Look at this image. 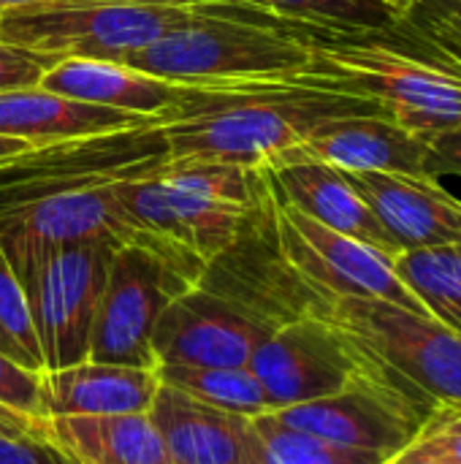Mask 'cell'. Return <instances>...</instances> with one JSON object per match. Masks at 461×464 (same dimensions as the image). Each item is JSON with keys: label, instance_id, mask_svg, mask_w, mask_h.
I'll return each instance as SVG.
<instances>
[{"label": "cell", "instance_id": "cell-13", "mask_svg": "<svg viewBox=\"0 0 461 464\" xmlns=\"http://www.w3.org/2000/svg\"><path fill=\"white\" fill-rule=\"evenodd\" d=\"M272 334L255 315L201 285L177 296L158 318V364L250 367L253 351Z\"/></svg>", "mask_w": 461, "mask_h": 464}, {"label": "cell", "instance_id": "cell-14", "mask_svg": "<svg viewBox=\"0 0 461 464\" xmlns=\"http://www.w3.org/2000/svg\"><path fill=\"white\" fill-rule=\"evenodd\" d=\"M429 144L424 136L402 128L391 117L383 114H359L340 117L318 125L302 144L283 152L272 163H296V160H318L329 163L340 171H380V174H427Z\"/></svg>", "mask_w": 461, "mask_h": 464}, {"label": "cell", "instance_id": "cell-24", "mask_svg": "<svg viewBox=\"0 0 461 464\" xmlns=\"http://www.w3.org/2000/svg\"><path fill=\"white\" fill-rule=\"evenodd\" d=\"M291 24L329 30H391L408 8L399 0H236Z\"/></svg>", "mask_w": 461, "mask_h": 464}, {"label": "cell", "instance_id": "cell-36", "mask_svg": "<svg viewBox=\"0 0 461 464\" xmlns=\"http://www.w3.org/2000/svg\"><path fill=\"white\" fill-rule=\"evenodd\" d=\"M43 3H62V0H0V11L27 8V5H43Z\"/></svg>", "mask_w": 461, "mask_h": 464}, {"label": "cell", "instance_id": "cell-18", "mask_svg": "<svg viewBox=\"0 0 461 464\" xmlns=\"http://www.w3.org/2000/svg\"><path fill=\"white\" fill-rule=\"evenodd\" d=\"M160 389L158 367H125L79 362L41 375V402L46 416H122L147 413Z\"/></svg>", "mask_w": 461, "mask_h": 464}, {"label": "cell", "instance_id": "cell-31", "mask_svg": "<svg viewBox=\"0 0 461 464\" xmlns=\"http://www.w3.org/2000/svg\"><path fill=\"white\" fill-rule=\"evenodd\" d=\"M0 464H71L52 443L27 435H0Z\"/></svg>", "mask_w": 461, "mask_h": 464}, {"label": "cell", "instance_id": "cell-29", "mask_svg": "<svg viewBox=\"0 0 461 464\" xmlns=\"http://www.w3.org/2000/svg\"><path fill=\"white\" fill-rule=\"evenodd\" d=\"M41 375L14 364L0 353V405L30 416H46L41 402Z\"/></svg>", "mask_w": 461, "mask_h": 464}, {"label": "cell", "instance_id": "cell-37", "mask_svg": "<svg viewBox=\"0 0 461 464\" xmlns=\"http://www.w3.org/2000/svg\"><path fill=\"white\" fill-rule=\"evenodd\" d=\"M399 3H402V5H405L408 11H410V3H413V0H399Z\"/></svg>", "mask_w": 461, "mask_h": 464}, {"label": "cell", "instance_id": "cell-9", "mask_svg": "<svg viewBox=\"0 0 461 464\" xmlns=\"http://www.w3.org/2000/svg\"><path fill=\"white\" fill-rule=\"evenodd\" d=\"M190 288H196V283L160 253L139 242L117 245L95 310L87 359L155 370V324L160 313Z\"/></svg>", "mask_w": 461, "mask_h": 464}, {"label": "cell", "instance_id": "cell-10", "mask_svg": "<svg viewBox=\"0 0 461 464\" xmlns=\"http://www.w3.org/2000/svg\"><path fill=\"white\" fill-rule=\"evenodd\" d=\"M120 204L128 226L133 228L130 242L160 253L196 285L209 261L236 239L247 212L255 207L190 193L171 185L160 171L122 185Z\"/></svg>", "mask_w": 461, "mask_h": 464}, {"label": "cell", "instance_id": "cell-7", "mask_svg": "<svg viewBox=\"0 0 461 464\" xmlns=\"http://www.w3.org/2000/svg\"><path fill=\"white\" fill-rule=\"evenodd\" d=\"M166 163L168 144L158 120L33 147L0 166V209L128 185L158 174Z\"/></svg>", "mask_w": 461, "mask_h": 464}, {"label": "cell", "instance_id": "cell-21", "mask_svg": "<svg viewBox=\"0 0 461 464\" xmlns=\"http://www.w3.org/2000/svg\"><path fill=\"white\" fill-rule=\"evenodd\" d=\"M46 443L71 464H171L149 413L49 416Z\"/></svg>", "mask_w": 461, "mask_h": 464}, {"label": "cell", "instance_id": "cell-17", "mask_svg": "<svg viewBox=\"0 0 461 464\" xmlns=\"http://www.w3.org/2000/svg\"><path fill=\"white\" fill-rule=\"evenodd\" d=\"M269 174L277 193L315 223L353 237L391 258L402 253L378 223L367 201L356 193L345 171L318 160H296L269 166Z\"/></svg>", "mask_w": 461, "mask_h": 464}, {"label": "cell", "instance_id": "cell-3", "mask_svg": "<svg viewBox=\"0 0 461 464\" xmlns=\"http://www.w3.org/2000/svg\"><path fill=\"white\" fill-rule=\"evenodd\" d=\"M299 24L220 0L120 63L174 84L299 82L310 68Z\"/></svg>", "mask_w": 461, "mask_h": 464}, {"label": "cell", "instance_id": "cell-33", "mask_svg": "<svg viewBox=\"0 0 461 464\" xmlns=\"http://www.w3.org/2000/svg\"><path fill=\"white\" fill-rule=\"evenodd\" d=\"M46 419L49 416H30L0 405V435H27L46 440Z\"/></svg>", "mask_w": 461, "mask_h": 464}, {"label": "cell", "instance_id": "cell-11", "mask_svg": "<svg viewBox=\"0 0 461 464\" xmlns=\"http://www.w3.org/2000/svg\"><path fill=\"white\" fill-rule=\"evenodd\" d=\"M274 185V182H272ZM277 196V237L288 264L326 299L356 296L380 299L429 315L416 294L394 272V258L353 239L331 231L296 207H291L274 188Z\"/></svg>", "mask_w": 461, "mask_h": 464}, {"label": "cell", "instance_id": "cell-2", "mask_svg": "<svg viewBox=\"0 0 461 464\" xmlns=\"http://www.w3.org/2000/svg\"><path fill=\"white\" fill-rule=\"evenodd\" d=\"M299 27L312 54L299 82L370 98L424 139L461 125V60L405 19L391 30Z\"/></svg>", "mask_w": 461, "mask_h": 464}, {"label": "cell", "instance_id": "cell-25", "mask_svg": "<svg viewBox=\"0 0 461 464\" xmlns=\"http://www.w3.org/2000/svg\"><path fill=\"white\" fill-rule=\"evenodd\" d=\"M258 432L261 464H383L389 457L329 443L277 421L272 413L253 419Z\"/></svg>", "mask_w": 461, "mask_h": 464}, {"label": "cell", "instance_id": "cell-15", "mask_svg": "<svg viewBox=\"0 0 461 464\" xmlns=\"http://www.w3.org/2000/svg\"><path fill=\"white\" fill-rule=\"evenodd\" d=\"M399 250L461 245V198L435 177L345 171Z\"/></svg>", "mask_w": 461, "mask_h": 464}, {"label": "cell", "instance_id": "cell-35", "mask_svg": "<svg viewBox=\"0 0 461 464\" xmlns=\"http://www.w3.org/2000/svg\"><path fill=\"white\" fill-rule=\"evenodd\" d=\"M27 150H33L27 141H22V139H11V136H0V166H5V163H11V160H16L22 152H27Z\"/></svg>", "mask_w": 461, "mask_h": 464}, {"label": "cell", "instance_id": "cell-30", "mask_svg": "<svg viewBox=\"0 0 461 464\" xmlns=\"http://www.w3.org/2000/svg\"><path fill=\"white\" fill-rule=\"evenodd\" d=\"M448 464H461V405H443L421 430Z\"/></svg>", "mask_w": 461, "mask_h": 464}, {"label": "cell", "instance_id": "cell-4", "mask_svg": "<svg viewBox=\"0 0 461 464\" xmlns=\"http://www.w3.org/2000/svg\"><path fill=\"white\" fill-rule=\"evenodd\" d=\"M0 247L27 294L46 372L84 362L117 242Z\"/></svg>", "mask_w": 461, "mask_h": 464}, {"label": "cell", "instance_id": "cell-22", "mask_svg": "<svg viewBox=\"0 0 461 464\" xmlns=\"http://www.w3.org/2000/svg\"><path fill=\"white\" fill-rule=\"evenodd\" d=\"M394 272L437 324L461 337V245L402 250Z\"/></svg>", "mask_w": 461, "mask_h": 464}, {"label": "cell", "instance_id": "cell-5", "mask_svg": "<svg viewBox=\"0 0 461 464\" xmlns=\"http://www.w3.org/2000/svg\"><path fill=\"white\" fill-rule=\"evenodd\" d=\"M250 370L272 411L334 397L359 386H389L432 411L443 408L383 367L326 315H304L266 334L253 351Z\"/></svg>", "mask_w": 461, "mask_h": 464}, {"label": "cell", "instance_id": "cell-32", "mask_svg": "<svg viewBox=\"0 0 461 464\" xmlns=\"http://www.w3.org/2000/svg\"><path fill=\"white\" fill-rule=\"evenodd\" d=\"M429 144V158H427V174L440 179V177H461V125L443 130L437 136L427 139Z\"/></svg>", "mask_w": 461, "mask_h": 464}, {"label": "cell", "instance_id": "cell-20", "mask_svg": "<svg viewBox=\"0 0 461 464\" xmlns=\"http://www.w3.org/2000/svg\"><path fill=\"white\" fill-rule=\"evenodd\" d=\"M38 87L71 101L125 109L144 117H160L179 95V84L174 82L98 57H62L43 73Z\"/></svg>", "mask_w": 461, "mask_h": 464}, {"label": "cell", "instance_id": "cell-12", "mask_svg": "<svg viewBox=\"0 0 461 464\" xmlns=\"http://www.w3.org/2000/svg\"><path fill=\"white\" fill-rule=\"evenodd\" d=\"M269 413L285 427L329 443L391 457L421 435L435 411L389 386H359Z\"/></svg>", "mask_w": 461, "mask_h": 464}, {"label": "cell", "instance_id": "cell-8", "mask_svg": "<svg viewBox=\"0 0 461 464\" xmlns=\"http://www.w3.org/2000/svg\"><path fill=\"white\" fill-rule=\"evenodd\" d=\"M323 315L437 405H461V337L391 302L337 296Z\"/></svg>", "mask_w": 461, "mask_h": 464}, {"label": "cell", "instance_id": "cell-16", "mask_svg": "<svg viewBox=\"0 0 461 464\" xmlns=\"http://www.w3.org/2000/svg\"><path fill=\"white\" fill-rule=\"evenodd\" d=\"M147 413L171 464H261L258 432L247 416L212 408L163 383Z\"/></svg>", "mask_w": 461, "mask_h": 464}, {"label": "cell", "instance_id": "cell-23", "mask_svg": "<svg viewBox=\"0 0 461 464\" xmlns=\"http://www.w3.org/2000/svg\"><path fill=\"white\" fill-rule=\"evenodd\" d=\"M158 378L198 402L255 419L269 413L272 405L250 367H193V364H158Z\"/></svg>", "mask_w": 461, "mask_h": 464}, {"label": "cell", "instance_id": "cell-26", "mask_svg": "<svg viewBox=\"0 0 461 464\" xmlns=\"http://www.w3.org/2000/svg\"><path fill=\"white\" fill-rule=\"evenodd\" d=\"M0 353L30 372H46L27 294L0 247Z\"/></svg>", "mask_w": 461, "mask_h": 464}, {"label": "cell", "instance_id": "cell-6", "mask_svg": "<svg viewBox=\"0 0 461 464\" xmlns=\"http://www.w3.org/2000/svg\"><path fill=\"white\" fill-rule=\"evenodd\" d=\"M220 0H62L0 11V38L62 57L122 60Z\"/></svg>", "mask_w": 461, "mask_h": 464}, {"label": "cell", "instance_id": "cell-34", "mask_svg": "<svg viewBox=\"0 0 461 464\" xmlns=\"http://www.w3.org/2000/svg\"><path fill=\"white\" fill-rule=\"evenodd\" d=\"M383 464H448V459L437 451V446L421 432L413 443H408L402 451L391 454Z\"/></svg>", "mask_w": 461, "mask_h": 464}, {"label": "cell", "instance_id": "cell-27", "mask_svg": "<svg viewBox=\"0 0 461 464\" xmlns=\"http://www.w3.org/2000/svg\"><path fill=\"white\" fill-rule=\"evenodd\" d=\"M405 22L461 60V0H413Z\"/></svg>", "mask_w": 461, "mask_h": 464}, {"label": "cell", "instance_id": "cell-19", "mask_svg": "<svg viewBox=\"0 0 461 464\" xmlns=\"http://www.w3.org/2000/svg\"><path fill=\"white\" fill-rule=\"evenodd\" d=\"M158 117L71 101L43 87L0 92V136L22 139L30 147H43L73 136L136 128Z\"/></svg>", "mask_w": 461, "mask_h": 464}, {"label": "cell", "instance_id": "cell-28", "mask_svg": "<svg viewBox=\"0 0 461 464\" xmlns=\"http://www.w3.org/2000/svg\"><path fill=\"white\" fill-rule=\"evenodd\" d=\"M62 54L54 52H38L30 46L8 44L0 38V92L38 87L43 73L57 65Z\"/></svg>", "mask_w": 461, "mask_h": 464}, {"label": "cell", "instance_id": "cell-1", "mask_svg": "<svg viewBox=\"0 0 461 464\" xmlns=\"http://www.w3.org/2000/svg\"><path fill=\"white\" fill-rule=\"evenodd\" d=\"M359 114L389 117L370 98L307 82H234L179 84L177 101L158 122L168 144V163L264 166L302 144L318 125Z\"/></svg>", "mask_w": 461, "mask_h": 464}]
</instances>
